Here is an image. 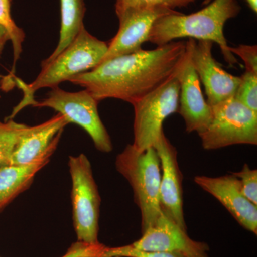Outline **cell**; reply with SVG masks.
<instances>
[{
  "label": "cell",
  "mask_w": 257,
  "mask_h": 257,
  "mask_svg": "<svg viewBox=\"0 0 257 257\" xmlns=\"http://www.w3.org/2000/svg\"><path fill=\"white\" fill-rule=\"evenodd\" d=\"M185 55L186 42H171L104 61L69 81L84 87L99 102L117 99L133 104L176 77Z\"/></svg>",
  "instance_id": "6da1fadb"
},
{
  "label": "cell",
  "mask_w": 257,
  "mask_h": 257,
  "mask_svg": "<svg viewBox=\"0 0 257 257\" xmlns=\"http://www.w3.org/2000/svg\"><path fill=\"white\" fill-rule=\"evenodd\" d=\"M236 0H213L210 4L190 15L177 12L157 19L150 31L148 42L162 46L178 39L189 37L208 40L219 45L225 61L230 66L238 63L224 36L225 24L239 14Z\"/></svg>",
  "instance_id": "7a4b0ae2"
},
{
  "label": "cell",
  "mask_w": 257,
  "mask_h": 257,
  "mask_svg": "<svg viewBox=\"0 0 257 257\" xmlns=\"http://www.w3.org/2000/svg\"><path fill=\"white\" fill-rule=\"evenodd\" d=\"M108 50V44L93 36L82 27L73 41L53 60L42 62V71L35 81L25 84L17 79L23 91V100L15 108L10 119L35 101L34 94L42 88L58 87L74 76L92 70L99 65Z\"/></svg>",
  "instance_id": "3957f363"
},
{
  "label": "cell",
  "mask_w": 257,
  "mask_h": 257,
  "mask_svg": "<svg viewBox=\"0 0 257 257\" xmlns=\"http://www.w3.org/2000/svg\"><path fill=\"white\" fill-rule=\"evenodd\" d=\"M116 168L133 188L134 199L141 213L143 232L153 226L162 214L160 158L154 147L139 151L128 145L116 157Z\"/></svg>",
  "instance_id": "277c9868"
},
{
  "label": "cell",
  "mask_w": 257,
  "mask_h": 257,
  "mask_svg": "<svg viewBox=\"0 0 257 257\" xmlns=\"http://www.w3.org/2000/svg\"><path fill=\"white\" fill-rule=\"evenodd\" d=\"M212 118L199 134L203 148L218 150L236 145H257V112L234 97L211 106Z\"/></svg>",
  "instance_id": "5b68a950"
},
{
  "label": "cell",
  "mask_w": 257,
  "mask_h": 257,
  "mask_svg": "<svg viewBox=\"0 0 257 257\" xmlns=\"http://www.w3.org/2000/svg\"><path fill=\"white\" fill-rule=\"evenodd\" d=\"M180 86L177 76L134 103V143L139 151L153 147L164 133V121L177 112Z\"/></svg>",
  "instance_id": "8992f818"
},
{
  "label": "cell",
  "mask_w": 257,
  "mask_h": 257,
  "mask_svg": "<svg viewBox=\"0 0 257 257\" xmlns=\"http://www.w3.org/2000/svg\"><path fill=\"white\" fill-rule=\"evenodd\" d=\"M72 177V202L74 226L77 241L99 243V210L101 198L87 157L81 154L69 157Z\"/></svg>",
  "instance_id": "52a82bcc"
},
{
  "label": "cell",
  "mask_w": 257,
  "mask_h": 257,
  "mask_svg": "<svg viewBox=\"0 0 257 257\" xmlns=\"http://www.w3.org/2000/svg\"><path fill=\"white\" fill-rule=\"evenodd\" d=\"M98 103L85 89L69 92L56 87L52 88L46 99L32 101L30 105L55 109L63 115L69 124L74 123L84 128L99 151L108 153L112 151V143L98 112Z\"/></svg>",
  "instance_id": "ba28073f"
},
{
  "label": "cell",
  "mask_w": 257,
  "mask_h": 257,
  "mask_svg": "<svg viewBox=\"0 0 257 257\" xmlns=\"http://www.w3.org/2000/svg\"><path fill=\"white\" fill-rule=\"evenodd\" d=\"M191 61L199 79L202 82L209 105L234 97L241 82V77L226 72L212 55L214 42L189 39Z\"/></svg>",
  "instance_id": "9c48e42d"
},
{
  "label": "cell",
  "mask_w": 257,
  "mask_h": 257,
  "mask_svg": "<svg viewBox=\"0 0 257 257\" xmlns=\"http://www.w3.org/2000/svg\"><path fill=\"white\" fill-rule=\"evenodd\" d=\"M140 239L131 243L145 251H164L182 257H209L207 243L191 239L184 229L162 212L153 226L142 232Z\"/></svg>",
  "instance_id": "30bf717a"
},
{
  "label": "cell",
  "mask_w": 257,
  "mask_h": 257,
  "mask_svg": "<svg viewBox=\"0 0 257 257\" xmlns=\"http://www.w3.org/2000/svg\"><path fill=\"white\" fill-rule=\"evenodd\" d=\"M160 160V204L161 210L176 224L187 230L183 210L182 172L177 160V151L165 133L154 145Z\"/></svg>",
  "instance_id": "8fae6325"
},
{
  "label": "cell",
  "mask_w": 257,
  "mask_h": 257,
  "mask_svg": "<svg viewBox=\"0 0 257 257\" xmlns=\"http://www.w3.org/2000/svg\"><path fill=\"white\" fill-rule=\"evenodd\" d=\"M177 78L180 86L177 113L183 118L187 133L195 132L199 135L210 123L212 109L203 95L200 79L193 67L187 42L185 57Z\"/></svg>",
  "instance_id": "7c38bea8"
},
{
  "label": "cell",
  "mask_w": 257,
  "mask_h": 257,
  "mask_svg": "<svg viewBox=\"0 0 257 257\" xmlns=\"http://www.w3.org/2000/svg\"><path fill=\"white\" fill-rule=\"evenodd\" d=\"M177 12L165 8H147L128 10L120 15L119 30L108 44L107 52L101 62L143 50L142 46L148 42L150 31L157 19Z\"/></svg>",
  "instance_id": "4fadbf2b"
},
{
  "label": "cell",
  "mask_w": 257,
  "mask_h": 257,
  "mask_svg": "<svg viewBox=\"0 0 257 257\" xmlns=\"http://www.w3.org/2000/svg\"><path fill=\"white\" fill-rule=\"evenodd\" d=\"M68 121L60 114L37 126H26L19 135L10 165H25L49 160Z\"/></svg>",
  "instance_id": "5bb4252c"
},
{
  "label": "cell",
  "mask_w": 257,
  "mask_h": 257,
  "mask_svg": "<svg viewBox=\"0 0 257 257\" xmlns=\"http://www.w3.org/2000/svg\"><path fill=\"white\" fill-rule=\"evenodd\" d=\"M194 182L222 204L245 229L257 234V206L245 197L233 174L218 177L197 176Z\"/></svg>",
  "instance_id": "9a60e30c"
},
{
  "label": "cell",
  "mask_w": 257,
  "mask_h": 257,
  "mask_svg": "<svg viewBox=\"0 0 257 257\" xmlns=\"http://www.w3.org/2000/svg\"><path fill=\"white\" fill-rule=\"evenodd\" d=\"M43 160L25 165L0 167V211L31 184L34 177L47 165Z\"/></svg>",
  "instance_id": "2e32d148"
},
{
  "label": "cell",
  "mask_w": 257,
  "mask_h": 257,
  "mask_svg": "<svg viewBox=\"0 0 257 257\" xmlns=\"http://www.w3.org/2000/svg\"><path fill=\"white\" fill-rule=\"evenodd\" d=\"M60 40L53 53L43 62H49L57 57L73 41L84 27L83 18L85 13L84 0H60Z\"/></svg>",
  "instance_id": "e0dca14e"
},
{
  "label": "cell",
  "mask_w": 257,
  "mask_h": 257,
  "mask_svg": "<svg viewBox=\"0 0 257 257\" xmlns=\"http://www.w3.org/2000/svg\"><path fill=\"white\" fill-rule=\"evenodd\" d=\"M26 126L12 119L5 123L0 121V167L10 165L19 135Z\"/></svg>",
  "instance_id": "ac0fdd59"
},
{
  "label": "cell",
  "mask_w": 257,
  "mask_h": 257,
  "mask_svg": "<svg viewBox=\"0 0 257 257\" xmlns=\"http://www.w3.org/2000/svg\"><path fill=\"white\" fill-rule=\"evenodd\" d=\"M11 0H0V26L8 32L10 41L13 44L14 54V67L17 61L20 59L25 34L21 28H19L13 20L10 13Z\"/></svg>",
  "instance_id": "d6986e66"
},
{
  "label": "cell",
  "mask_w": 257,
  "mask_h": 257,
  "mask_svg": "<svg viewBox=\"0 0 257 257\" xmlns=\"http://www.w3.org/2000/svg\"><path fill=\"white\" fill-rule=\"evenodd\" d=\"M197 0H116L115 11L117 17L131 10L165 8L175 10L186 7Z\"/></svg>",
  "instance_id": "ffe728a7"
},
{
  "label": "cell",
  "mask_w": 257,
  "mask_h": 257,
  "mask_svg": "<svg viewBox=\"0 0 257 257\" xmlns=\"http://www.w3.org/2000/svg\"><path fill=\"white\" fill-rule=\"evenodd\" d=\"M234 97L243 105L257 112V73L245 71Z\"/></svg>",
  "instance_id": "44dd1931"
},
{
  "label": "cell",
  "mask_w": 257,
  "mask_h": 257,
  "mask_svg": "<svg viewBox=\"0 0 257 257\" xmlns=\"http://www.w3.org/2000/svg\"><path fill=\"white\" fill-rule=\"evenodd\" d=\"M233 175L239 179L241 191L250 202L257 206V170L245 164L242 169Z\"/></svg>",
  "instance_id": "7402d4cb"
},
{
  "label": "cell",
  "mask_w": 257,
  "mask_h": 257,
  "mask_svg": "<svg viewBox=\"0 0 257 257\" xmlns=\"http://www.w3.org/2000/svg\"><path fill=\"white\" fill-rule=\"evenodd\" d=\"M105 257H182L174 253L164 251H145L138 249L131 245L118 246V247H107Z\"/></svg>",
  "instance_id": "603a6c76"
},
{
  "label": "cell",
  "mask_w": 257,
  "mask_h": 257,
  "mask_svg": "<svg viewBox=\"0 0 257 257\" xmlns=\"http://www.w3.org/2000/svg\"><path fill=\"white\" fill-rule=\"evenodd\" d=\"M107 246L100 242L89 243L77 241L72 243L62 257H105Z\"/></svg>",
  "instance_id": "cb8c5ba5"
},
{
  "label": "cell",
  "mask_w": 257,
  "mask_h": 257,
  "mask_svg": "<svg viewBox=\"0 0 257 257\" xmlns=\"http://www.w3.org/2000/svg\"><path fill=\"white\" fill-rule=\"evenodd\" d=\"M229 49L233 55L239 56L243 61L246 71L257 73L256 45H239Z\"/></svg>",
  "instance_id": "d4e9b609"
},
{
  "label": "cell",
  "mask_w": 257,
  "mask_h": 257,
  "mask_svg": "<svg viewBox=\"0 0 257 257\" xmlns=\"http://www.w3.org/2000/svg\"><path fill=\"white\" fill-rule=\"evenodd\" d=\"M8 40H10V38L8 32L3 27L0 26V58L4 50L5 44Z\"/></svg>",
  "instance_id": "484cf974"
},
{
  "label": "cell",
  "mask_w": 257,
  "mask_h": 257,
  "mask_svg": "<svg viewBox=\"0 0 257 257\" xmlns=\"http://www.w3.org/2000/svg\"><path fill=\"white\" fill-rule=\"evenodd\" d=\"M246 3L250 7L253 12L255 13H257V0H246Z\"/></svg>",
  "instance_id": "4316f807"
},
{
  "label": "cell",
  "mask_w": 257,
  "mask_h": 257,
  "mask_svg": "<svg viewBox=\"0 0 257 257\" xmlns=\"http://www.w3.org/2000/svg\"><path fill=\"white\" fill-rule=\"evenodd\" d=\"M1 77H2V76H0V78H1Z\"/></svg>",
  "instance_id": "83f0119b"
},
{
  "label": "cell",
  "mask_w": 257,
  "mask_h": 257,
  "mask_svg": "<svg viewBox=\"0 0 257 257\" xmlns=\"http://www.w3.org/2000/svg\"><path fill=\"white\" fill-rule=\"evenodd\" d=\"M0 257H1V256H0Z\"/></svg>",
  "instance_id": "f1b7e54d"
}]
</instances>
